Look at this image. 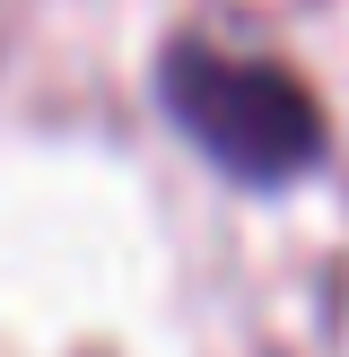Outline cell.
Returning <instances> with one entry per match:
<instances>
[{"instance_id": "obj_1", "label": "cell", "mask_w": 349, "mask_h": 357, "mask_svg": "<svg viewBox=\"0 0 349 357\" xmlns=\"http://www.w3.org/2000/svg\"><path fill=\"white\" fill-rule=\"evenodd\" d=\"M157 105L218 174H236L253 192H279L297 174H314L332 149L323 96L288 61L227 52V44H201V35H174L157 52Z\"/></svg>"}]
</instances>
